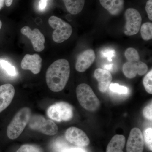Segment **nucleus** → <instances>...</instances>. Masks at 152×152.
I'll return each mask as SVG.
<instances>
[{
    "instance_id": "1",
    "label": "nucleus",
    "mask_w": 152,
    "mask_h": 152,
    "mask_svg": "<svg viewBox=\"0 0 152 152\" xmlns=\"http://www.w3.org/2000/svg\"><path fill=\"white\" fill-rule=\"evenodd\" d=\"M70 73L67 60L61 59L55 61L48 68L46 74L47 85L50 90L55 92L62 91L69 80Z\"/></svg>"
},
{
    "instance_id": "2",
    "label": "nucleus",
    "mask_w": 152,
    "mask_h": 152,
    "mask_svg": "<svg viewBox=\"0 0 152 152\" xmlns=\"http://www.w3.org/2000/svg\"><path fill=\"white\" fill-rule=\"evenodd\" d=\"M31 112L29 108L24 107L17 112L7 129V135L11 140L18 137L29 121Z\"/></svg>"
},
{
    "instance_id": "3",
    "label": "nucleus",
    "mask_w": 152,
    "mask_h": 152,
    "mask_svg": "<svg viewBox=\"0 0 152 152\" xmlns=\"http://www.w3.org/2000/svg\"><path fill=\"white\" fill-rule=\"evenodd\" d=\"M76 94L79 103L85 110L94 112L99 107L100 101L89 85L85 83L78 85Z\"/></svg>"
},
{
    "instance_id": "4",
    "label": "nucleus",
    "mask_w": 152,
    "mask_h": 152,
    "mask_svg": "<svg viewBox=\"0 0 152 152\" xmlns=\"http://www.w3.org/2000/svg\"><path fill=\"white\" fill-rule=\"evenodd\" d=\"M49 24L54 29L52 35L55 42L61 43L69 38L72 28L69 24L56 16H52L48 20Z\"/></svg>"
},
{
    "instance_id": "5",
    "label": "nucleus",
    "mask_w": 152,
    "mask_h": 152,
    "mask_svg": "<svg viewBox=\"0 0 152 152\" xmlns=\"http://www.w3.org/2000/svg\"><path fill=\"white\" fill-rule=\"evenodd\" d=\"M47 115L50 118L56 121H67L73 117V108L66 102H57L49 107Z\"/></svg>"
},
{
    "instance_id": "6",
    "label": "nucleus",
    "mask_w": 152,
    "mask_h": 152,
    "mask_svg": "<svg viewBox=\"0 0 152 152\" xmlns=\"http://www.w3.org/2000/svg\"><path fill=\"white\" fill-rule=\"evenodd\" d=\"M28 124L32 129L39 131L47 135H54L58 130V126L53 121L46 119L40 115L31 116Z\"/></svg>"
},
{
    "instance_id": "7",
    "label": "nucleus",
    "mask_w": 152,
    "mask_h": 152,
    "mask_svg": "<svg viewBox=\"0 0 152 152\" xmlns=\"http://www.w3.org/2000/svg\"><path fill=\"white\" fill-rule=\"evenodd\" d=\"M124 15L126 21L124 31L125 34L131 36L137 34L140 28L142 20L139 11L131 8L126 10Z\"/></svg>"
},
{
    "instance_id": "8",
    "label": "nucleus",
    "mask_w": 152,
    "mask_h": 152,
    "mask_svg": "<svg viewBox=\"0 0 152 152\" xmlns=\"http://www.w3.org/2000/svg\"><path fill=\"white\" fill-rule=\"evenodd\" d=\"M65 136L66 140L71 143L79 147L88 146L90 143L88 137L79 128L71 127L66 130Z\"/></svg>"
},
{
    "instance_id": "9",
    "label": "nucleus",
    "mask_w": 152,
    "mask_h": 152,
    "mask_svg": "<svg viewBox=\"0 0 152 152\" xmlns=\"http://www.w3.org/2000/svg\"><path fill=\"white\" fill-rule=\"evenodd\" d=\"M144 140L141 131L138 128L131 130L126 144L127 152H143Z\"/></svg>"
},
{
    "instance_id": "10",
    "label": "nucleus",
    "mask_w": 152,
    "mask_h": 152,
    "mask_svg": "<svg viewBox=\"0 0 152 152\" xmlns=\"http://www.w3.org/2000/svg\"><path fill=\"white\" fill-rule=\"evenodd\" d=\"M21 32L31 40L33 48L36 51H42L45 49V38L44 35L37 28L32 30L28 26L23 27Z\"/></svg>"
},
{
    "instance_id": "11",
    "label": "nucleus",
    "mask_w": 152,
    "mask_h": 152,
    "mask_svg": "<svg viewBox=\"0 0 152 152\" xmlns=\"http://www.w3.org/2000/svg\"><path fill=\"white\" fill-rule=\"evenodd\" d=\"M148 67L141 61H131L125 63L123 67V72L126 77L132 79L137 75L142 76L146 73Z\"/></svg>"
},
{
    "instance_id": "12",
    "label": "nucleus",
    "mask_w": 152,
    "mask_h": 152,
    "mask_svg": "<svg viewBox=\"0 0 152 152\" xmlns=\"http://www.w3.org/2000/svg\"><path fill=\"white\" fill-rule=\"evenodd\" d=\"M95 52L92 49L86 50L79 55L75 64L76 70L83 72L91 66L96 59Z\"/></svg>"
},
{
    "instance_id": "13",
    "label": "nucleus",
    "mask_w": 152,
    "mask_h": 152,
    "mask_svg": "<svg viewBox=\"0 0 152 152\" xmlns=\"http://www.w3.org/2000/svg\"><path fill=\"white\" fill-rule=\"evenodd\" d=\"M42 64V59L39 55L26 54L22 59L21 66L23 69L29 70L36 75L40 72Z\"/></svg>"
},
{
    "instance_id": "14",
    "label": "nucleus",
    "mask_w": 152,
    "mask_h": 152,
    "mask_svg": "<svg viewBox=\"0 0 152 152\" xmlns=\"http://www.w3.org/2000/svg\"><path fill=\"white\" fill-rule=\"evenodd\" d=\"M15 94V88L11 84L0 86V113L10 104Z\"/></svg>"
},
{
    "instance_id": "15",
    "label": "nucleus",
    "mask_w": 152,
    "mask_h": 152,
    "mask_svg": "<svg viewBox=\"0 0 152 152\" xmlns=\"http://www.w3.org/2000/svg\"><path fill=\"white\" fill-rule=\"evenodd\" d=\"M94 75L98 81V87L100 91L102 93L106 92L113 80L111 74L107 70L98 68L95 70Z\"/></svg>"
},
{
    "instance_id": "16",
    "label": "nucleus",
    "mask_w": 152,
    "mask_h": 152,
    "mask_svg": "<svg viewBox=\"0 0 152 152\" xmlns=\"http://www.w3.org/2000/svg\"><path fill=\"white\" fill-rule=\"evenodd\" d=\"M101 5L113 15L117 16L122 12L124 0H99Z\"/></svg>"
},
{
    "instance_id": "17",
    "label": "nucleus",
    "mask_w": 152,
    "mask_h": 152,
    "mask_svg": "<svg viewBox=\"0 0 152 152\" xmlns=\"http://www.w3.org/2000/svg\"><path fill=\"white\" fill-rule=\"evenodd\" d=\"M126 138L122 135H115L112 138L107 148L106 152H124Z\"/></svg>"
},
{
    "instance_id": "18",
    "label": "nucleus",
    "mask_w": 152,
    "mask_h": 152,
    "mask_svg": "<svg viewBox=\"0 0 152 152\" xmlns=\"http://www.w3.org/2000/svg\"><path fill=\"white\" fill-rule=\"evenodd\" d=\"M68 12L72 15L80 13L83 9L85 0H62Z\"/></svg>"
},
{
    "instance_id": "19",
    "label": "nucleus",
    "mask_w": 152,
    "mask_h": 152,
    "mask_svg": "<svg viewBox=\"0 0 152 152\" xmlns=\"http://www.w3.org/2000/svg\"><path fill=\"white\" fill-rule=\"evenodd\" d=\"M140 33L143 39L149 41L152 39V23L147 22L143 24L141 27Z\"/></svg>"
},
{
    "instance_id": "20",
    "label": "nucleus",
    "mask_w": 152,
    "mask_h": 152,
    "mask_svg": "<svg viewBox=\"0 0 152 152\" xmlns=\"http://www.w3.org/2000/svg\"><path fill=\"white\" fill-rule=\"evenodd\" d=\"M125 56L128 61L140 60V56L138 52L133 48H130L127 49L125 52Z\"/></svg>"
},
{
    "instance_id": "21",
    "label": "nucleus",
    "mask_w": 152,
    "mask_h": 152,
    "mask_svg": "<svg viewBox=\"0 0 152 152\" xmlns=\"http://www.w3.org/2000/svg\"><path fill=\"white\" fill-rule=\"evenodd\" d=\"M0 65L9 75L13 77L16 75L17 72L15 68L7 61L4 60H0Z\"/></svg>"
},
{
    "instance_id": "22",
    "label": "nucleus",
    "mask_w": 152,
    "mask_h": 152,
    "mask_svg": "<svg viewBox=\"0 0 152 152\" xmlns=\"http://www.w3.org/2000/svg\"><path fill=\"white\" fill-rule=\"evenodd\" d=\"M152 70L151 71L144 77L143 83L144 88L148 94H152Z\"/></svg>"
},
{
    "instance_id": "23",
    "label": "nucleus",
    "mask_w": 152,
    "mask_h": 152,
    "mask_svg": "<svg viewBox=\"0 0 152 152\" xmlns=\"http://www.w3.org/2000/svg\"><path fill=\"white\" fill-rule=\"evenodd\" d=\"M17 152H43L39 147L31 144H25L20 147Z\"/></svg>"
},
{
    "instance_id": "24",
    "label": "nucleus",
    "mask_w": 152,
    "mask_h": 152,
    "mask_svg": "<svg viewBox=\"0 0 152 152\" xmlns=\"http://www.w3.org/2000/svg\"><path fill=\"white\" fill-rule=\"evenodd\" d=\"M152 129L151 128H148L145 130L144 133V140L150 151L152 150Z\"/></svg>"
},
{
    "instance_id": "25",
    "label": "nucleus",
    "mask_w": 152,
    "mask_h": 152,
    "mask_svg": "<svg viewBox=\"0 0 152 152\" xmlns=\"http://www.w3.org/2000/svg\"><path fill=\"white\" fill-rule=\"evenodd\" d=\"M109 88L113 92L118 93V94H127L128 92L127 88L123 86H120L118 83L111 84Z\"/></svg>"
},
{
    "instance_id": "26",
    "label": "nucleus",
    "mask_w": 152,
    "mask_h": 152,
    "mask_svg": "<svg viewBox=\"0 0 152 152\" xmlns=\"http://www.w3.org/2000/svg\"><path fill=\"white\" fill-rule=\"evenodd\" d=\"M143 116L145 118L151 121L152 119V102L149 105L147 106L144 109L143 112Z\"/></svg>"
},
{
    "instance_id": "27",
    "label": "nucleus",
    "mask_w": 152,
    "mask_h": 152,
    "mask_svg": "<svg viewBox=\"0 0 152 152\" xmlns=\"http://www.w3.org/2000/svg\"><path fill=\"white\" fill-rule=\"evenodd\" d=\"M145 10L149 19L152 20V0L147 1L145 6Z\"/></svg>"
},
{
    "instance_id": "28",
    "label": "nucleus",
    "mask_w": 152,
    "mask_h": 152,
    "mask_svg": "<svg viewBox=\"0 0 152 152\" xmlns=\"http://www.w3.org/2000/svg\"><path fill=\"white\" fill-rule=\"evenodd\" d=\"M49 0H39L38 4V9L40 11H44L48 5Z\"/></svg>"
},
{
    "instance_id": "29",
    "label": "nucleus",
    "mask_w": 152,
    "mask_h": 152,
    "mask_svg": "<svg viewBox=\"0 0 152 152\" xmlns=\"http://www.w3.org/2000/svg\"><path fill=\"white\" fill-rule=\"evenodd\" d=\"M114 51H109L108 50H107V51L105 52L104 53V55L105 56H108L109 57V58H110H110H111V57L113 56V53Z\"/></svg>"
},
{
    "instance_id": "30",
    "label": "nucleus",
    "mask_w": 152,
    "mask_h": 152,
    "mask_svg": "<svg viewBox=\"0 0 152 152\" xmlns=\"http://www.w3.org/2000/svg\"><path fill=\"white\" fill-rule=\"evenodd\" d=\"M66 152H85L83 150L79 148L71 149L68 150Z\"/></svg>"
},
{
    "instance_id": "31",
    "label": "nucleus",
    "mask_w": 152,
    "mask_h": 152,
    "mask_svg": "<svg viewBox=\"0 0 152 152\" xmlns=\"http://www.w3.org/2000/svg\"><path fill=\"white\" fill-rule=\"evenodd\" d=\"M13 0H5L6 5L7 7H10L12 4Z\"/></svg>"
},
{
    "instance_id": "32",
    "label": "nucleus",
    "mask_w": 152,
    "mask_h": 152,
    "mask_svg": "<svg viewBox=\"0 0 152 152\" xmlns=\"http://www.w3.org/2000/svg\"><path fill=\"white\" fill-rule=\"evenodd\" d=\"M5 3V0H0V10L4 7V4Z\"/></svg>"
},
{
    "instance_id": "33",
    "label": "nucleus",
    "mask_w": 152,
    "mask_h": 152,
    "mask_svg": "<svg viewBox=\"0 0 152 152\" xmlns=\"http://www.w3.org/2000/svg\"><path fill=\"white\" fill-rule=\"evenodd\" d=\"M2 25V22L1 20H0V29H1V28Z\"/></svg>"
}]
</instances>
